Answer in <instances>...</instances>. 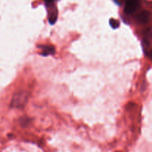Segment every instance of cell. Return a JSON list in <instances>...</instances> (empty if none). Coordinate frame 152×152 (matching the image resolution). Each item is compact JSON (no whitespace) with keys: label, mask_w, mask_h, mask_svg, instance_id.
Instances as JSON below:
<instances>
[{"label":"cell","mask_w":152,"mask_h":152,"mask_svg":"<svg viewBox=\"0 0 152 152\" xmlns=\"http://www.w3.org/2000/svg\"><path fill=\"white\" fill-rule=\"evenodd\" d=\"M28 100V93L25 91H19L13 95L10 102V107L20 109L26 105Z\"/></svg>","instance_id":"cell-1"},{"label":"cell","mask_w":152,"mask_h":152,"mask_svg":"<svg viewBox=\"0 0 152 152\" xmlns=\"http://www.w3.org/2000/svg\"><path fill=\"white\" fill-rule=\"evenodd\" d=\"M140 0H127L125 5L124 11L127 14H132L138 8Z\"/></svg>","instance_id":"cell-2"},{"label":"cell","mask_w":152,"mask_h":152,"mask_svg":"<svg viewBox=\"0 0 152 152\" xmlns=\"http://www.w3.org/2000/svg\"><path fill=\"white\" fill-rule=\"evenodd\" d=\"M150 16H151L150 12H148V10H142V11L140 12L137 15L136 18L137 20L139 22H141V23H146L149 20Z\"/></svg>","instance_id":"cell-3"},{"label":"cell","mask_w":152,"mask_h":152,"mask_svg":"<svg viewBox=\"0 0 152 152\" xmlns=\"http://www.w3.org/2000/svg\"><path fill=\"white\" fill-rule=\"evenodd\" d=\"M40 49H42L41 55L44 57L49 56L55 53L54 47L52 46H41Z\"/></svg>","instance_id":"cell-4"},{"label":"cell","mask_w":152,"mask_h":152,"mask_svg":"<svg viewBox=\"0 0 152 152\" xmlns=\"http://www.w3.org/2000/svg\"><path fill=\"white\" fill-rule=\"evenodd\" d=\"M57 16H58L57 10H56V8H55L54 10H52L51 13L49 14V17H48L49 22H50L51 25L54 24L55 22H56V21L57 20Z\"/></svg>","instance_id":"cell-5"},{"label":"cell","mask_w":152,"mask_h":152,"mask_svg":"<svg viewBox=\"0 0 152 152\" xmlns=\"http://www.w3.org/2000/svg\"><path fill=\"white\" fill-rule=\"evenodd\" d=\"M109 24L112 28H117L120 26V22L118 20H116L114 19H111L109 21Z\"/></svg>","instance_id":"cell-6"},{"label":"cell","mask_w":152,"mask_h":152,"mask_svg":"<svg viewBox=\"0 0 152 152\" xmlns=\"http://www.w3.org/2000/svg\"><path fill=\"white\" fill-rule=\"evenodd\" d=\"M30 123V119L27 117H22L20 121V124L22 125V126L25 127V126H28Z\"/></svg>","instance_id":"cell-7"},{"label":"cell","mask_w":152,"mask_h":152,"mask_svg":"<svg viewBox=\"0 0 152 152\" xmlns=\"http://www.w3.org/2000/svg\"><path fill=\"white\" fill-rule=\"evenodd\" d=\"M55 1H56V0H45V4H47V5H49V4L54 2Z\"/></svg>","instance_id":"cell-8"},{"label":"cell","mask_w":152,"mask_h":152,"mask_svg":"<svg viewBox=\"0 0 152 152\" xmlns=\"http://www.w3.org/2000/svg\"><path fill=\"white\" fill-rule=\"evenodd\" d=\"M150 57H151V59H152V51H151V52H150Z\"/></svg>","instance_id":"cell-9"}]
</instances>
